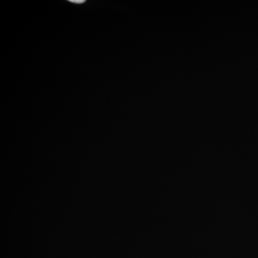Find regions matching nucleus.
I'll use <instances>...</instances> for the list:
<instances>
[{
  "instance_id": "f257e3e1",
  "label": "nucleus",
  "mask_w": 258,
  "mask_h": 258,
  "mask_svg": "<svg viewBox=\"0 0 258 258\" xmlns=\"http://www.w3.org/2000/svg\"><path fill=\"white\" fill-rule=\"evenodd\" d=\"M69 2H71V3H75V4H82V3H85V0H69Z\"/></svg>"
}]
</instances>
